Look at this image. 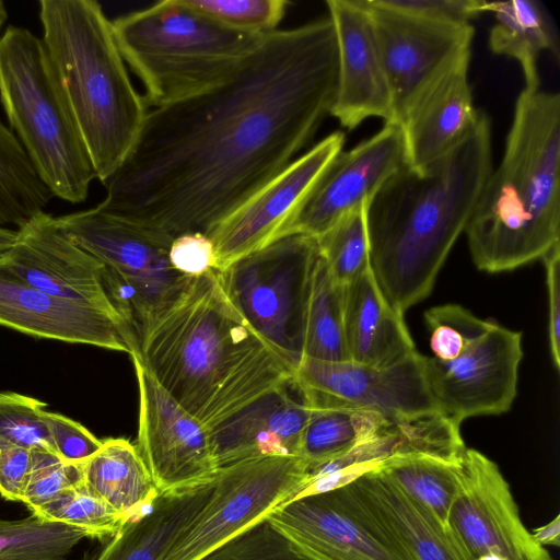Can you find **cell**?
<instances>
[{"instance_id":"cell-12","label":"cell","mask_w":560,"mask_h":560,"mask_svg":"<svg viewBox=\"0 0 560 560\" xmlns=\"http://www.w3.org/2000/svg\"><path fill=\"white\" fill-rule=\"evenodd\" d=\"M424 357L416 350L386 366L303 357L292 384L312 409H361L390 422L405 421L439 411L425 380Z\"/></svg>"},{"instance_id":"cell-31","label":"cell","mask_w":560,"mask_h":560,"mask_svg":"<svg viewBox=\"0 0 560 560\" xmlns=\"http://www.w3.org/2000/svg\"><path fill=\"white\" fill-rule=\"evenodd\" d=\"M303 357L322 361H350L343 326V287L330 277L320 255L308 298Z\"/></svg>"},{"instance_id":"cell-39","label":"cell","mask_w":560,"mask_h":560,"mask_svg":"<svg viewBox=\"0 0 560 560\" xmlns=\"http://www.w3.org/2000/svg\"><path fill=\"white\" fill-rule=\"evenodd\" d=\"M199 560H312L267 518L259 521Z\"/></svg>"},{"instance_id":"cell-35","label":"cell","mask_w":560,"mask_h":560,"mask_svg":"<svg viewBox=\"0 0 560 560\" xmlns=\"http://www.w3.org/2000/svg\"><path fill=\"white\" fill-rule=\"evenodd\" d=\"M32 514L90 530L94 538L106 540L130 520L115 510L83 482L62 491Z\"/></svg>"},{"instance_id":"cell-10","label":"cell","mask_w":560,"mask_h":560,"mask_svg":"<svg viewBox=\"0 0 560 560\" xmlns=\"http://www.w3.org/2000/svg\"><path fill=\"white\" fill-rule=\"evenodd\" d=\"M313 481L300 456H265L219 468L213 490L161 560H199Z\"/></svg>"},{"instance_id":"cell-38","label":"cell","mask_w":560,"mask_h":560,"mask_svg":"<svg viewBox=\"0 0 560 560\" xmlns=\"http://www.w3.org/2000/svg\"><path fill=\"white\" fill-rule=\"evenodd\" d=\"M46 407L37 398L0 392V438L30 450L54 451L44 418Z\"/></svg>"},{"instance_id":"cell-22","label":"cell","mask_w":560,"mask_h":560,"mask_svg":"<svg viewBox=\"0 0 560 560\" xmlns=\"http://www.w3.org/2000/svg\"><path fill=\"white\" fill-rule=\"evenodd\" d=\"M470 56H462L438 78L400 122L406 165L417 173L446 154L477 119L468 83Z\"/></svg>"},{"instance_id":"cell-37","label":"cell","mask_w":560,"mask_h":560,"mask_svg":"<svg viewBox=\"0 0 560 560\" xmlns=\"http://www.w3.org/2000/svg\"><path fill=\"white\" fill-rule=\"evenodd\" d=\"M424 322L431 332L433 358L451 361L485 334L493 320L481 319L460 305L444 304L427 310Z\"/></svg>"},{"instance_id":"cell-6","label":"cell","mask_w":560,"mask_h":560,"mask_svg":"<svg viewBox=\"0 0 560 560\" xmlns=\"http://www.w3.org/2000/svg\"><path fill=\"white\" fill-rule=\"evenodd\" d=\"M112 25L125 62L154 108L228 80L265 36L229 30L184 0L159 1L115 19Z\"/></svg>"},{"instance_id":"cell-26","label":"cell","mask_w":560,"mask_h":560,"mask_svg":"<svg viewBox=\"0 0 560 560\" xmlns=\"http://www.w3.org/2000/svg\"><path fill=\"white\" fill-rule=\"evenodd\" d=\"M213 483L214 479L197 487L160 493L147 511L128 520L85 560H161L203 508Z\"/></svg>"},{"instance_id":"cell-19","label":"cell","mask_w":560,"mask_h":560,"mask_svg":"<svg viewBox=\"0 0 560 560\" xmlns=\"http://www.w3.org/2000/svg\"><path fill=\"white\" fill-rule=\"evenodd\" d=\"M405 164L401 126L385 124L373 137L338 153L316 182L284 236H320L346 213L369 201Z\"/></svg>"},{"instance_id":"cell-27","label":"cell","mask_w":560,"mask_h":560,"mask_svg":"<svg viewBox=\"0 0 560 560\" xmlns=\"http://www.w3.org/2000/svg\"><path fill=\"white\" fill-rule=\"evenodd\" d=\"M83 482L128 518L147 511L159 497L138 447L125 439H107L81 464Z\"/></svg>"},{"instance_id":"cell-3","label":"cell","mask_w":560,"mask_h":560,"mask_svg":"<svg viewBox=\"0 0 560 560\" xmlns=\"http://www.w3.org/2000/svg\"><path fill=\"white\" fill-rule=\"evenodd\" d=\"M491 171L490 121L479 110L446 154L422 173L405 164L368 201L370 269L400 314L431 293Z\"/></svg>"},{"instance_id":"cell-21","label":"cell","mask_w":560,"mask_h":560,"mask_svg":"<svg viewBox=\"0 0 560 560\" xmlns=\"http://www.w3.org/2000/svg\"><path fill=\"white\" fill-rule=\"evenodd\" d=\"M337 43V88L330 115L352 130L370 117L393 122L392 97L377 40L362 0H328Z\"/></svg>"},{"instance_id":"cell-36","label":"cell","mask_w":560,"mask_h":560,"mask_svg":"<svg viewBox=\"0 0 560 560\" xmlns=\"http://www.w3.org/2000/svg\"><path fill=\"white\" fill-rule=\"evenodd\" d=\"M220 25L249 35L278 31L289 2L285 0H184Z\"/></svg>"},{"instance_id":"cell-24","label":"cell","mask_w":560,"mask_h":560,"mask_svg":"<svg viewBox=\"0 0 560 560\" xmlns=\"http://www.w3.org/2000/svg\"><path fill=\"white\" fill-rule=\"evenodd\" d=\"M351 483L412 560H467L451 529L380 469Z\"/></svg>"},{"instance_id":"cell-33","label":"cell","mask_w":560,"mask_h":560,"mask_svg":"<svg viewBox=\"0 0 560 560\" xmlns=\"http://www.w3.org/2000/svg\"><path fill=\"white\" fill-rule=\"evenodd\" d=\"M84 538L94 536L85 528L35 514L15 521L0 520V560H67Z\"/></svg>"},{"instance_id":"cell-41","label":"cell","mask_w":560,"mask_h":560,"mask_svg":"<svg viewBox=\"0 0 560 560\" xmlns=\"http://www.w3.org/2000/svg\"><path fill=\"white\" fill-rule=\"evenodd\" d=\"M44 418L55 453L69 463L82 464L102 446L103 441L63 415L46 410Z\"/></svg>"},{"instance_id":"cell-32","label":"cell","mask_w":560,"mask_h":560,"mask_svg":"<svg viewBox=\"0 0 560 560\" xmlns=\"http://www.w3.org/2000/svg\"><path fill=\"white\" fill-rule=\"evenodd\" d=\"M460 462L421 454L397 455L374 469L386 474L447 526L448 513L458 492Z\"/></svg>"},{"instance_id":"cell-47","label":"cell","mask_w":560,"mask_h":560,"mask_svg":"<svg viewBox=\"0 0 560 560\" xmlns=\"http://www.w3.org/2000/svg\"><path fill=\"white\" fill-rule=\"evenodd\" d=\"M18 235V230L0 226V258L9 250Z\"/></svg>"},{"instance_id":"cell-29","label":"cell","mask_w":560,"mask_h":560,"mask_svg":"<svg viewBox=\"0 0 560 560\" xmlns=\"http://www.w3.org/2000/svg\"><path fill=\"white\" fill-rule=\"evenodd\" d=\"M387 422L381 415L361 409H313L300 439L299 456L311 471L340 458L373 436Z\"/></svg>"},{"instance_id":"cell-14","label":"cell","mask_w":560,"mask_h":560,"mask_svg":"<svg viewBox=\"0 0 560 560\" xmlns=\"http://www.w3.org/2000/svg\"><path fill=\"white\" fill-rule=\"evenodd\" d=\"M447 526L467 560L495 556L501 560H552L522 523L510 486L498 465L466 448L459 487Z\"/></svg>"},{"instance_id":"cell-4","label":"cell","mask_w":560,"mask_h":560,"mask_svg":"<svg viewBox=\"0 0 560 560\" xmlns=\"http://www.w3.org/2000/svg\"><path fill=\"white\" fill-rule=\"evenodd\" d=\"M479 270L511 271L560 243V95L523 90L499 167L465 229Z\"/></svg>"},{"instance_id":"cell-48","label":"cell","mask_w":560,"mask_h":560,"mask_svg":"<svg viewBox=\"0 0 560 560\" xmlns=\"http://www.w3.org/2000/svg\"><path fill=\"white\" fill-rule=\"evenodd\" d=\"M7 18H8L7 9L4 7V3L0 0V31H1L4 22L7 21Z\"/></svg>"},{"instance_id":"cell-46","label":"cell","mask_w":560,"mask_h":560,"mask_svg":"<svg viewBox=\"0 0 560 560\" xmlns=\"http://www.w3.org/2000/svg\"><path fill=\"white\" fill-rule=\"evenodd\" d=\"M534 539L542 547L560 545V515L532 532Z\"/></svg>"},{"instance_id":"cell-5","label":"cell","mask_w":560,"mask_h":560,"mask_svg":"<svg viewBox=\"0 0 560 560\" xmlns=\"http://www.w3.org/2000/svg\"><path fill=\"white\" fill-rule=\"evenodd\" d=\"M42 40L89 152L105 183L135 148L148 112L133 88L112 21L94 0H40Z\"/></svg>"},{"instance_id":"cell-40","label":"cell","mask_w":560,"mask_h":560,"mask_svg":"<svg viewBox=\"0 0 560 560\" xmlns=\"http://www.w3.org/2000/svg\"><path fill=\"white\" fill-rule=\"evenodd\" d=\"M82 480L81 464L69 463L50 450H32V466L22 502L34 512Z\"/></svg>"},{"instance_id":"cell-30","label":"cell","mask_w":560,"mask_h":560,"mask_svg":"<svg viewBox=\"0 0 560 560\" xmlns=\"http://www.w3.org/2000/svg\"><path fill=\"white\" fill-rule=\"evenodd\" d=\"M51 198L18 137L0 120V225L22 228Z\"/></svg>"},{"instance_id":"cell-25","label":"cell","mask_w":560,"mask_h":560,"mask_svg":"<svg viewBox=\"0 0 560 560\" xmlns=\"http://www.w3.org/2000/svg\"><path fill=\"white\" fill-rule=\"evenodd\" d=\"M343 326L350 361L386 366L416 351L404 315L384 298L370 268L343 287Z\"/></svg>"},{"instance_id":"cell-20","label":"cell","mask_w":560,"mask_h":560,"mask_svg":"<svg viewBox=\"0 0 560 560\" xmlns=\"http://www.w3.org/2000/svg\"><path fill=\"white\" fill-rule=\"evenodd\" d=\"M0 325L45 339L138 352L128 322L96 307L45 293L0 261Z\"/></svg>"},{"instance_id":"cell-45","label":"cell","mask_w":560,"mask_h":560,"mask_svg":"<svg viewBox=\"0 0 560 560\" xmlns=\"http://www.w3.org/2000/svg\"><path fill=\"white\" fill-rule=\"evenodd\" d=\"M548 291V332L551 360L560 368V243L542 257Z\"/></svg>"},{"instance_id":"cell-11","label":"cell","mask_w":560,"mask_h":560,"mask_svg":"<svg viewBox=\"0 0 560 560\" xmlns=\"http://www.w3.org/2000/svg\"><path fill=\"white\" fill-rule=\"evenodd\" d=\"M266 518L312 560H412L351 481L296 495Z\"/></svg>"},{"instance_id":"cell-18","label":"cell","mask_w":560,"mask_h":560,"mask_svg":"<svg viewBox=\"0 0 560 560\" xmlns=\"http://www.w3.org/2000/svg\"><path fill=\"white\" fill-rule=\"evenodd\" d=\"M0 261L33 288L124 318L106 291L104 265L44 211L18 229L14 243Z\"/></svg>"},{"instance_id":"cell-23","label":"cell","mask_w":560,"mask_h":560,"mask_svg":"<svg viewBox=\"0 0 560 560\" xmlns=\"http://www.w3.org/2000/svg\"><path fill=\"white\" fill-rule=\"evenodd\" d=\"M291 385L262 395L209 430L218 469L265 456H299L301 434L313 409L290 395Z\"/></svg>"},{"instance_id":"cell-16","label":"cell","mask_w":560,"mask_h":560,"mask_svg":"<svg viewBox=\"0 0 560 560\" xmlns=\"http://www.w3.org/2000/svg\"><path fill=\"white\" fill-rule=\"evenodd\" d=\"M345 133L335 131L261 186L207 235L213 243L215 268L283 237L329 163L342 151Z\"/></svg>"},{"instance_id":"cell-15","label":"cell","mask_w":560,"mask_h":560,"mask_svg":"<svg viewBox=\"0 0 560 560\" xmlns=\"http://www.w3.org/2000/svg\"><path fill=\"white\" fill-rule=\"evenodd\" d=\"M523 358L522 334L492 322L457 358L424 357V374L438 410L453 422L510 410Z\"/></svg>"},{"instance_id":"cell-1","label":"cell","mask_w":560,"mask_h":560,"mask_svg":"<svg viewBox=\"0 0 560 560\" xmlns=\"http://www.w3.org/2000/svg\"><path fill=\"white\" fill-rule=\"evenodd\" d=\"M337 71L329 16L265 35L228 80L148 113L96 207L171 240L208 234L314 137Z\"/></svg>"},{"instance_id":"cell-7","label":"cell","mask_w":560,"mask_h":560,"mask_svg":"<svg viewBox=\"0 0 560 560\" xmlns=\"http://www.w3.org/2000/svg\"><path fill=\"white\" fill-rule=\"evenodd\" d=\"M0 101L52 196L83 202L93 165L42 38L20 26L0 36Z\"/></svg>"},{"instance_id":"cell-42","label":"cell","mask_w":560,"mask_h":560,"mask_svg":"<svg viewBox=\"0 0 560 560\" xmlns=\"http://www.w3.org/2000/svg\"><path fill=\"white\" fill-rule=\"evenodd\" d=\"M168 261L174 270L184 276H200L215 268L213 243L205 233L180 234L170 245Z\"/></svg>"},{"instance_id":"cell-8","label":"cell","mask_w":560,"mask_h":560,"mask_svg":"<svg viewBox=\"0 0 560 560\" xmlns=\"http://www.w3.org/2000/svg\"><path fill=\"white\" fill-rule=\"evenodd\" d=\"M56 220L78 246L104 265L106 291L139 343L191 278L168 261L173 240L97 207Z\"/></svg>"},{"instance_id":"cell-13","label":"cell","mask_w":560,"mask_h":560,"mask_svg":"<svg viewBox=\"0 0 560 560\" xmlns=\"http://www.w3.org/2000/svg\"><path fill=\"white\" fill-rule=\"evenodd\" d=\"M369 11L392 97L393 122L462 56L471 52L470 22L427 19L362 0Z\"/></svg>"},{"instance_id":"cell-43","label":"cell","mask_w":560,"mask_h":560,"mask_svg":"<svg viewBox=\"0 0 560 560\" xmlns=\"http://www.w3.org/2000/svg\"><path fill=\"white\" fill-rule=\"evenodd\" d=\"M384 7L400 12L441 21L469 22L485 13L481 0H377Z\"/></svg>"},{"instance_id":"cell-28","label":"cell","mask_w":560,"mask_h":560,"mask_svg":"<svg viewBox=\"0 0 560 560\" xmlns=\"http://www.w3.org/2000/svg\"><path fill=\"white\" fill-rule=\"evenodd\" d=\"M486 12L493 13L489 45L498 55L516 59L525 79V90L540 89L537 61L540 52L550 51L559 61L558 34L544 5L536 0L486 2Z\"/></svg>"},{"instance_id":"cell-34","label":"cell","mask_w":560,"mask_h":560,"mask_svg":"<svg viewBox=\"0 0 560 560\" xmlns=\"http://www.w3.org/2000/svg\"><path fill=\"white\" fill-rule=\"evenodd\" d=\"M366 206L368 201L352 209L316 237L331 279L342 287L370 268Z\"/></svg>"},{"instance_id":"cell-44","label":"cell","mask_w":560,"mask_h":560,"mask_svg":"<svg viewBox=\"0 0 560 560\" xmlns=\"http://www.w3.org/2000/svg\"><path fill=\"white\" fill-rule=\"evenodd\" d=\"M32 466V450L0 438V495L22 502Z\"/></svg>"},{"instance_id":"cell-9","label":"cell","mask_w":560,"mask_h":560,"mask_svg":"<svg viewBox=\"0 0 560 560\" xmlns=\"http://www.w3.org/2000/svg\"><path fill=\"white\" fill-rule=\"evenodd\" d=\"M318 258L316 237L290 234L218 270L238 312L294 370Z\"/></svg>"},{"instance_id":"cell-2","label":"cell","mask_w":560,"mask_h":560,"mask_svg":"<svg viewBox=\"0 0 560 560\" xmlns=\"http://www.w3.org/2000/svg\"><path fill=\"white\" fill-rule=\"evenodd\" d=\"M135 354L208 431L262 395L291 385L294 374L238 312L214 268L189 279L139 338Z\"/></svg>"},{"instance_id":"cell-49","label":"cell","mask_w":560,"mask_h":560,"mask_svg":"<svg viewBox=\"0 0 560 560\" xmlns=\"http://www.w3.org/2000/svg\"><path fill=\"white\" fill-rule=\"evenodd\" d=\"M477 560H501V559L495 556H483V557L478 558Z\"/></svg>"},{"instance_id":"cell-17","label":"cell","mask_w":560,"mask_h":560,"mask_svg":"<svg viewBox=\"0 0 560 560\" xmlns=\"http://www.w3.org/2000/svg\"><path fill=\"white\" fill-rule=\"evenodd\" d=\"M139 387L138 451L160 493L214 479L208 429L154 378L138 354L131 355Z\"/></svg>"}]
</instances>
